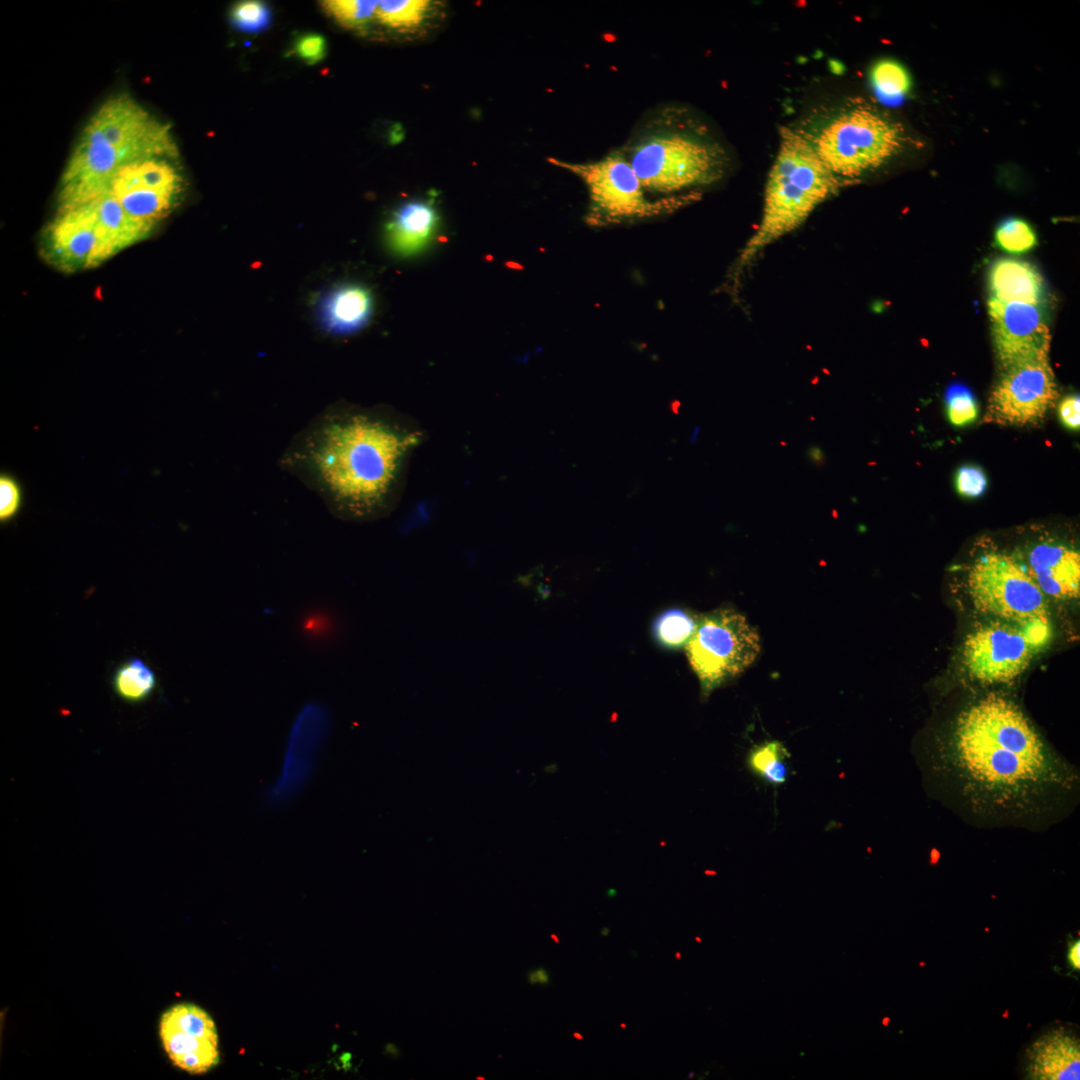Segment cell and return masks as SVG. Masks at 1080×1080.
I'll use <instances>...</instances> for the list:
<instances>
[{"label": "cell", "instance_id": "11", "mask_svg": "<svg viewBox=\"0 0 1080 1080\" xmlns=\"http://www.w3.org/2000/svg\"><path fill=\"white\" fill-rule=\"evenodd\" d=\"M165 157H146L122 166L107 190L137 222L152 229L178 204L183 180Z\"/></svg>", "mask_w": 1080, "mask_h": 1080}, {"label": "cell", "instance_id": "25", "mask_svg": "<svg viewBox=\"0 0 1080 1080\" xmlns=\"http://www.w3.org/2000/svg\"><path fill=\"white\" fill-rule=\"evenodd\" d=\"M431 7L422 0L379 1L376 18L390 28L409 30L423 23Z\"/></svg>", "mask_w": 1080, "mask_h": 1080}, {"label": "cell", "instance_id": "35", "mask_svg": "<svg viewBox=\"0 0 1080 1080\" xmlns=\"http://www.w3.org/2000/svg\"><path fill=\"white\" fill-rule=\"evenodd\" d=\"M1058 415L1061 423L1069 430L1080 428V398L1078 394L1065 396L1059 403Z\"/></svg>", "mask_w": 1080, "mask_h": 1080}, {"label": "cell", "instance_id": "13", "mask_svg": "<svg viewBox=\"0 0 1080 1080\" xmlns=\"http://www.w3.org/2000/svg\"><path fill=\"white\" fill-rule=\"evenodd\" d=\"M41 253L52 266L65 272L96 267L115 254L87 204L59 209L44 232Z\"/></svg>", "mask_w": 1080, "mask_h": 1080}, {"label": "cell", "instance_id": "40", "mask_svg": "<svg viewBox=\"0 0 1080 1080\" xmlns=\"http://www.w3.org/2000/svg\"><path fill=\"white\" fill-rule=\"evenodd\" d=\"M609 934H610V929L608 927H603V928L600 929V935L606 937Z\"/></svg>", "mask_w": 1080, "mask_h": 1080}, {"label": "cell", "instance_id": "45", "mask_svg": "<svg viewBox=\"0 0 1080 1080\" xmlns=\"http://www.w3.org/2000/svg\"><path fill=\"white\" fill-rule=\"evenodd\" d=\"M620 1027H621V1028H626V1024H625V1023H621V1024H620Z\"/></svg>", "mask_w": 1080, "mask_h": 1080}, {"label": "cell", "instance_id": "24", "mask_svg": "<svg viewBox=\"0 0 1080 1080\" xmlns=\"http://www.w3.org/2000/svg\"><path fill=\"white\" fill-rule=\"evenodd\" d=\"M698 616L683 608H669L658 614L652 623L656 642L666 649L685 648L697 627Z\"/></svg>", "mask_w": 1080, "mask_h": 1080}, {"label": "cell", "instance_id": "2", "mask_svg": "<svg viewBox=\"0 0 1080 1080\" xmlns=\"http://www.w3.org/2000/svg\"><path fill=\"white\" fill-rule=\"evenodd\" d=\"M422 432L389 409L338 403L292 438L279 464L346 521L394 509L409 456Z\"/></svg>", "mask_w": 1080, "mask_h": 1080}, {"label": "cell", "instance_id": "4", "mask_svg": "<svg viewBox=\"0 0 1080 1080\" xmlns=\"http://www.w3.org/2000/svg\"><path fill=\"white\" fill-rule=\"evenodd\" d=\"M779 148L768 174L760 223L738 258L737 272L759 252L798 228L846 182L835 177L806 139L788 126L780 128Z\"/></svg>", "mask_w": 1080, "mask_h": 1080}, {"label": "cell", "instance_id": "34", "mask_svg": "<svg viewBox=\"0 0 1080 1080\" xmlns=\"http://www.w3.org/2000/svg\"><path fill=\"white\" fill-rule=\"evenodd\" d=\"M294 50L302 60L313 64L324 58L326 42L321 35L307 34L296 41Z\"/></svg>", "mask_w": 1080, "mask_h": 1080}, {"label": "cell", "instance_id": "9", "mask_svg": "<svg viewBox=\"0 0 1080 1080\" xmlns=\"http://www.w3.org/2000/svg\"><path fill=\"white\" fill-rule=\"evenodd\" d=\"M1049 626L1025 627L981 618L966 635L961 664L967 678L983 687L1010 685L1029 667Z\"/></svg>", "mask_w": 1080, "mask_h": 1080}, {"label": "cell", "instance_id": "3", "mask_svg": "<svg viewBox=\"0 0 1080 1080\" xmlns=\"http://www.w3.org/2000/svg\"><path fill=\"white\" fill-rule=\"evenodd\" d=\"M794 128L826 168L847 184L890 163L911 143L897 117L863 97L822 107Z\"/></svg>", "mask_w": 1080, "mask_h": 1080}, {"label": "cell", "instance_id": "23", "mask_svg": "<svg viewBox=\"0 0 1080 1080\" xmlns=\"http://www.w3.org/2000/svg\"><path fill=\"white\" fill-rule=\"evenodd\" d=\"M155 672L143 660L130 658L121 663L112 676L116 695L129 703L146 700L155 690Z\"/></svg>", "mask_w": 1080, "mask_h": 1080}, {"label": "cell", "instance_id": "26", "mask_svg": "<svg viewBox=\"0 0 1080 1080\" xmlns=\"http://www.w3.org/2000/svg\"><path fill=\"white\" fill-rule=\"evenodd\" d=\"M870 80L875 91L888 99L900 98L911 88L908 71L892 59L877 61L870 70Z\"/></svg>", "mask_w": 1080, "mask_h": 1080}, {"label": "cell", "instance_id": "32", "mask_svg": "<svg viewBox=\"0 0 1080 1080\" xmlns=\"http://www.w3.org/2000/svg\"><path fill=\"white\" fill-rule=\"evenodd\" d=\"M955 486L958 494L964 497H978L987 488V477L979 466L963 465L956 472Z\"/></svg>", "mask_w": 1080, "mask_h": 1080}, {"label": "cell", "instance_id": "38", "mask_svg": "<svg viewBox=\"0 0 1080 1080\" xmlns=\"http://www.w3.org/2000/svg\"><path fill=\"white\" fill-rule=\"evenodd\" d=\"M806 455L811 463L818 467H823L826 464V457L823 450L816 445L809 446L806 451Z\"/></svg>", "mask_w": 1080, "mask_h": 1080}, {"label": "cell", "instance_id": "19", "mask_svg": "<svg viewBox=\"0 0 1080 1080\" xmlns=\"http://www.w3.org/2000/svg\"><path fill=\"white\" fill-rule=\"evenodd\" d=\"M374 309L371 291L358 283H341L326 290L316 303L317 321L333 335H349L362 330Z\"/></svg>", "mask_w": 1080, "mask_h": 1080}, {"label": "cell", "instance_id": "28", "mask_svg": "<svg viewBox=\"0 0 1080 1080\" xmlns=\"http://www.w3.org/2000/svg\"><path fill=\"white\" fill-rule=\"evenodd\" d=\"M995 241L1002 250L1019 254L1031 250L1037 243V237L1027 221L1013 217L997 226Z\"/></svg>", "mask_w": 1080, "mask_h": 1080}, {"label": "cell", "instance_id": "15", "mask_svg": "<svg viewBox=\"0 0 1080 1080\" xmlns=\"http://www.w3.org/2000/svg\"><path fill=\"white\" fill-rule=\"evenodd\" d=\"M328 731L329 717L322 706L310 704L302 709L288 734L279 773L265 793L269 805H285L307 786Z\"/></svg>", "mask_w": 1080, "mask_h": 1080}, {"label": "cell", "instance_id": "33", "mask_svg": "<svg viewBox=\"0 0 1080 1080\" xmlns=\"http://www.w3.org/2000/svg\"><path fill=\"white\" fill-rule=\"evenodd\" d=\"M21 488L10 476L0 477V520H11L19 512L21 507Z\"/></svg>", "mask_w": 1080, "mask_h": 1080}, {"label": "cell", "instance_id": "22", "mask_svg": "<svg viewBox=\"0 0 1080 1080\" xmlns=\"http://www.w3.org/2000/svg\"><path fill=\"white\" fill-rule=\"evenodd\" d=\"M83 204L94 212L115 253L140 241L151 230L134 220L107 189Z\"/></svg>", "mask_w": 1080, "mask_h": 1080}, {"label": "cell", "instance_id": "30", "mask_svg": "<svg viewBox=\"0 0 1080 1080\" xmlns=\"http://www.w3.org/2000/svg\"><path fill=\"white\" fill-rule=\"evenodd\" d=\"M230 17L238 29L257 32L267 27L270 12L267 5L262 2L243 1L232 8Z\"/></svg>", "mask_w": 1080, "mask_h": 1080}, {"label": "cell", "instance_id": "18", "mask_svg": "<svg viewBox=\"0 0 1080 1080\" xmlns=\"http://www.w3.org/2000/svg\"><path fill=\"white\" fill-rule=\"evenodd\" d=\"M1080 1041L1074 1028L1047 1030L1027 1048L1024 1074L1033 1080L1079 1079Z\"/></svg>", "mask_w": 1080, "mask_h": 1080}, {"label": "cell", "instance_id": "44", "mask_svg": "<svg viewBox=\"0 0 1080 1080\" xmlns=\"http://www.w3.org/2000/svg\"><path fill=\"white\" fill-rule=\"evenodd\" d=\"M695 940H696L697 942H701V938H700V937H698V936H697V937H695Z\"/></svg>", "mask_w": 1080, "mask_h": 1080}, {"label": "cell", "instance_id": "37", "mask_svg": "<svg viewBox=\"0 0 1080 1080\" xmlns=\"http://www.w3.org/2000/svg\"><path fill=\"white\" fill-rule=\"evenodd\" d=\"M1067 961L1069 966L1079 971L1080 968V941L1079 939H1072L1068 943Z\"/></svg>", "mask_w": 1080, "mask_h": 1080}, {"label": "cell", "instance_id": "16", "mask_svg": "<svg viewBox=\"0 0 1080 1080\" xmlns=\"http://www.w3.org/2000/svg\"><path fill=\"white\" fill-rule=\"evenodd\" d=\"M988 314L996 357L1002 369L1048 359L1051 333L1043 307L989 298Z\"/></svg>", "mask_w": 1080, "mask_h": 1080}, {"label": "cell", "instance_id": "21", "mask_svg": "<svg viewBox=\"0 0 1080 1080\" xmlns=\"http://www.w3.org/2000/svg\"><path fill=\"white\" fill-rule=\"evenodd\" d=\"M990 298L1001 302H1021L1043 307L1044 281L1030 263L1002 258L989 271Z\"/></svg>", "mask_w": 1080, "mask_h": 1080}, {"label": "cell", "instance_id": "41", "mask_svg": "<svg viewBox=\"0 0 1080 1080\" xmlns=\"http://www.w3.org/2000/svg\"><path fill=\"white\" fill-rule=\"evenodd\" d=\"M573 1037L576 1038L577 1040H583L584 1039V1036L579 1032H574Z\"/></svg>", "mask_w": 1080, "mask_h": 1080}, {"label": "cell", "instance_id": "5", "mask_svg": "<svg viewBox=\"0 0 1080 1080\" xmlns=\"http://www.w3.org/2000/svg\"><path fill=\"white\" fill-rule=\"evenodd\" d=\"M627 158L645 190L665 194L714 183L728 166L718 142L682 128L644 135Z\"/></svg>", "mask_w": 1080, "mask_h": 1080}, {"label": "cell", "instance_id": "7", "mask_svg": "<svg viewBox=\"0 0 1080 1080\" xmlns=\"http://www.w3.org/2000/svg\"><path fill=\"white\" fill-rule=\"evenodd\" d=\"M549 162L577 176L585 185L589 207L585 221L590 226H607L671 212L696 199L697 193L650 201L629 159L620 152L584 163L550 158Z\"/></svg>", "mask_w": 1080, "mask_h": 1080}, {"label": "cell", "instance_id": "36", "mask_svg": "<svg viewBox=\"0 0 1080 1080\" xmlns=\"http://www.w3.org/2000/svg\"><path fill=\"white\" fill-rule=\"evenodd\" d=\"M760 777L774 786L783 784L788 777V766L785 760H779L772 764Z\"/></svg>", "mask_w": 1080, "mask_h": 1080}, {"label": "cell", "instance_id": "12", "mask_svg": "<svg viewBox=\"0 0 1080 1080\" xmlns=\"http://www.w3.org/2000/svg\"><path fill=\"white\" fill-rule=\"evenodd\" d=\"M1058 388L1048 359L1003 369L993 388L988 419L1003 425L1037 423L1054 406Z\"/></svg>", "mask_w": 1080, "mask_h": 1080}, {"label": "cell", "instance_id": "6", "mask_svg": "<svg viewBox=\"0 0 1080 1080\" xmlns=\"http://www.w3.org/2000/svg\"><path fill=\"white\" fill-rule=\"evenodd\" d=\"M964 594L981 618L1025 627L1049 626V600L1018 553L988 549L968 564Z\"/></svg>", "mask_w": 1080, "mask_h": 1080}, {"label": "cell", "instance_id": "46", "mask_svg": "<svg viewBox=\"0 0 1080 1080\" xmlns=\"http://www.w3.org/2000/svg\"><path fill=\"white\" fill-rule=\"evenodd\" d=\"M693 1074H694L693 1072H692V1073H690V1074H689V1078H691Z\"/></svg>", "mask_w": 1080, "mask_h": 1080}, {"label": "cell", "instance_id": "10", "mask_svg": "<svg viewBox=\"0 0 1080 1080\" xmlns=\"http://www.w3.org/2000/svg\"><path fill=\"white\" fill-rule=\"evenodd\" d=\"M81 137L102 141L134 159L177 156L168 126L126 94L105 101L88 121Z\"/></svg>", "mask_w": 1080, "mask_h": 1080}, {"label": "cell", "instance_id": "17", "mask_svg": "<svg viewBox=\"0 0 1080 1080\" xmlns=\"http://www.w3.org/2000/svg\"><path fill=\"white\" fill-rule=\"evenodd\" d=\"M1020 557L1048 600L1071 602L1079 599L1080 553L1074 547L1055 539H1044L1030 546Z\"/></svg>", "mask_w": 1080, "mask_h": 1080}, {"label": "cell", "instance_id": "8", "mask_svg": "<svg viewBox=\"0 0 1080 1080\" xmlns=\"http://www.w3.org/2000/svg\"><path fill=\"white\" fill-rule=\"evenodd\" d=\"M689 664L703 696L747 669L760 652V638L746 617L732 608H718L698 616L697 627L686 645Z\"/></svg>", "mask_w": 1080, "mask_h": 1080}, {"label": "cell", "instance_id": "39", "mask_svg": "<svg viewBox=\"0 0 1080 1080\" xmlns=\"http://www.w3.org/2000/svg\"><path fill=\"white\" fill-rule=\"evenodd\" d=\"M530 984L547 985L550 981L549 973L544 968H538L527 975Z\"/></svg>", "mask_w": 1080, "mask_h": 1080}, {"label": "cell", "instance_id": "1", "mask_svg": "<svg viewBox=\"0 0 1080 1080\" xmlns=\"http://www.w3.org/2000/svg\"><path fill=\"white\" fill-rule=\"evenodd\" d=\"M932 792L980 826L1039 829L1068 814L1079 776L1021 707L989 692L921 752Z\"/></svg>", "mask_w": 1080, "mask_h": 1080}, {"label": "cell", "instance_id": "14", "mask_svg": "<svg viewBox=\"0 0 1080 1080\" xmlns=\"http://www.w3.org/2000/svg\"><path fill=\"white\" fill-rule=\"evenodd\" d=\"M159 1038L172 1064L191 1075L205 1074L220 1062L215 1022L196 1004L178 1003L166 1009L159 1020Z\"/></svg>", "mask_w": 1080, "mask_h": 1080}, {"label": "cell", "instance_id": "29", "mask_svg": "<svg viewBox=\"0 0 1080 1080\" xmlns=\"http://www.w3.org/2000/svg\"><path fill=\"white\" fill-rule=\"evenodd\" d=\"M948 419L951 424L962 427L974 422L979 409L972 392L964 385H951L945 395Z\"/></svg>", "mask_w": 1080, "mask_h": 1080}, {"label": "cell", "instance_id": "43", "mask_svg": "<svg viewBox=\"0 0 1080 1080\" xmlns=\"http://www.w3.org/2000/svg\"><path fill=\"white\" fill-rule=\"evenodd\" d=\"M675 957H676V959H678V960H679V959L681 958V953H680V952H676V954H675Z\"/></svg>", "mask_w": 1080, "mask_h": 1080}, {"label": "cell", "instance_id": "42", "mask_svg": "<svg viewBox=\"0 0 1080 1080\" xmlns=\"http://www.w3.org/2000/svg\"><path fill=\"white\" fill-rule=\"evenodd\" d=\"M550 938H551V939H553V941H554L555 943H559V942H560V941H559V938H558V937H557V936H556L555 934H551V935H550Z\"/></svg>", "mask_w": 1080, "mask_h": 1080}, {"label": "cell", "instance_id": "20", "mask_svg": "<svg viewBox=\"0 0 1080 1080\" xmlns=\"http://www.w3.org/2000/svg\"><path fill=\"white\" fill-rule=\"evenodd\" d=\"M438 227V215L429 202L415 200L400 206L386 225V241L396 255L409 257L427 247Z\"/></svg>", "mask_w": 1080, "mask_h": 1080}, {"label": "cell", "instance_id": "31", "mask_svg": "<svg viewBox=\"0 0 1080 1080\" xmlns=\"http://www.w3.org/2000/svg\"><path fill=\"white\" fill-rule=\"evenodd\" d=\"M789 756L787 748L780 741L773 740L755 746L750 751L747 762L749 768L761 776L772 764Z\"/></svg>", "mask_w": 1080, "mask_h": 1080}, {"label": "cell", "instance_id": "27", "mask_svg": "<svg viewBox=\"0 0 1080 1080\" xmlns=\"http://www.w3.org/2000/svg\"><path fill=\"white\" fill-rule=\"evenodd\" d=\"M378 4L379 1L367 0H329L322 2L324 10L339 24L354 29L364 28L376 17Z\"/></svg>", "mask_w": 1080, "mask_h": 1080}]
</instances>
